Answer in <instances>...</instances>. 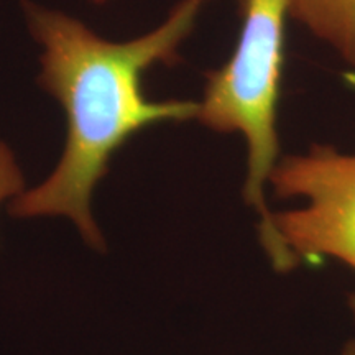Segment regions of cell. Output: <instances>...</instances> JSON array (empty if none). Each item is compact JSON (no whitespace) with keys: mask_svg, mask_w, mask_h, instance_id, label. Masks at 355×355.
Masks as SVG:
<instances>
[{"mask_svg":"<svg viewBox=\"0 0 355 355\" xmlns=\"http://www.w3.org/2000/svg\"><path fill=\"white\" fill-rule=\"evenodd\" d=\"M25 180L17 163L15 155L0 141V204L7 199H15L24 193Z\"/></svg>","mask_w":355,"mask_h":355,"instance_id":"5b68a950","label":"cell"},{"mask_svg":"<svg viewBox=\"0 0 355 355\" xmlns=\"http://www.w3.org/2000/svg\"><path fill=\"white\" fill-rule=\"evenodd\" d=\"M91 2H94V3H104V2H107V0H91Z\"/></svg>","mask_w":355,"mask_h":355,"instance_id":"52a82bcc","label":"cell"},{"mask_svg":"<svg viewBox=\"0 0 355 355\" xmlns=\"http://www.w3.org/2000/svg\"><path fill=\"white\" fill-rule=\"evenodd\" d=\"M352 309H354V314H355V298L352 300Z\"/></svg>","mask_w":355,"mask_h":355,"instance_id":"ba28073f","label":"cell"},{"mask_svg":"<svg viewBox=\"0 0 355 355\" xmlns=\"http://www.w3.org/2000/svg\"><path fill=\"white\" fill-rule=\"evenodd\" d=\"M242 30L230 60L207 74L198 121L214 132L242 133L247 144L243 198L260 216V241L273 263L283 250L272 230L266 184L279 162L278 101L285 21L291 0H239Z\"/></svg>","mask_w":355,"mask_h":355,"instance_id":"7a4b0ae2","label":"cell"},{"mask_svg":"<svg viewBox=\"0 0 355 355\" xmlns=\"http://www.w3.org/2000/svg\"><path fill=\"white\" fill-rule=\"evenodd\" d=\"M279 198H303L300 209L272 212V230L283 250L300 261L332 257L355 270V155L314 145L279 159L270 176Z\"/></svg>","mask_w":355,"mask_h":355,"instance_id":"3957f363","label":"cell"},{"mask_svg":"<svg viewBox=\"0 0 355 355\" xmlns=\"http://www.w3.org/2000/svg\"><path fill=\"white\" fill-rule=\"evenodd\" d=\"M340 355H355V340H350V343L345 344L343 349V354Z\"/></svg>","mask_w":355,"mask_h":355,"instance_id":"8992f818","label":"cell"},{"mask_svg":"<svg viewBox=\"0 0 355 355\" xmlns=\"http://www.w3.org/2000/svg\"><path fill=\"white\" fill-rule=\"evenodd\" d=\"M290 17L355 64V0H291Z\"/></svg>","mask_w":355,"mask_h":355,"instance_id":"277c9868","label":"cell"},{"mask_svg":"<svg viewBox=\"0 0 355 355\" xmlns=\"http://www.w3.org/2000/svg\"><path fill=\"white\" fill-rule=\"evenodd\" d=\"M207 2L181 0L158 28L121 43L64 13L25 3L30 32L43 46L38 83L61 104L68 132L55 171L12 199L13 217L64 216L89 247L105 250L91 202L110 159L146 127L198 117L199 102L150 101L141 81L157 63H176Z\"/></svg>","mask_w":355,"mask_h":355,"instance_id":"6da1fadb","label":"cell"}]
</instances>
